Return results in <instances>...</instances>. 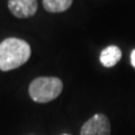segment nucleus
<instances>
[{
  "label": "nucleus",
  "instance_id": "nucleus-4",
  "mask_svg": "<svg viewBox=\"0 0 135 135\" xmlns=\"http://www.w3.org/2000/svg\"><path fill=\"white\" fill-rule=\"evenodd\" d=\"M37 0H8V8L17 18L33 17L37 11Z\"/></svg>",
  "mask_w": 135,
  "mask_h": 135
},
{
  "label": "nucleus",
  "instance_id": "nucleus-6",
  "mask_svg": "<svg viewBox=\"0 0 135 135\" xmlns=\"http://www.w3.org/2000/svg\"><path fill=\"white\" fill-rule=\"evenodd\" d=\"M73 0H43L44 9L52 14L63 12L68 10L72 5Z\"/></svg>",
  "mask_w": 135,
  "mask_h": 135
},
{
  "label": "nucleus",
  "instance_id": "nucleus-1",
  "mask_svg": "<svg viewBox=\"0 0 135 135\" xmlns=\"http://www.w3.org/2000/svg\"><path fill=\"white\" fill-rule=\"evenodd\" d=\"M31 54V45L26 41L8 37L0 43V70L7 72L24 65Z\"/></svg>",
  "mask_w": 135,
  "mask_h": 135
},
{
  "label": "nucleus",
  "instance_id": "nucleus-7",
  "mask_svg": "<svg viewBox=\"0 0 135 135\" xmlns=\"http://www.w3.org/2000/svg\"><path fill=\"white\" fill-rule=\"evenodd\" d=\"M131 64H132L133 68L135 69V49L131 52Z\"/></svg>",
  "mask_w": 135,
  "mask_h": 135
},
{
  "label": "nucleus",
  "instance_id": "nucleus-5",
  "mask_svg": "<svg viewBox=\"0 0 135 135\" xmlns=\"http://www.w3.org/2000/svg\"><path fill=\"white\" fill-rule=\"evenodd\" d=\"M122 59V51L116 45H109L105 47L100 53L99 60L105 68L115 66Z\"/></svg>",
  "mask_w": 135,
  "mask_h": 135
},
{
  "label": "nucleus",
  "instance_id": "nucleus-2",
  "mask_svg": "<svg viewBox=\"0 0 135 135\" xmlns=\"http://www.w3.org/2000/svg\"><path fill=\"white\" fill-rule=\"evenodd\" d=\"M62 90V80L57 77H37L28 87L29 97L38 104H46L56 99Z\"/></svg>",
  "mask_w": 135,
  "mask_h": 135
},
{
  "label": "nucleus",
  "instance_id": "nucleus-8",
  "mask_svg": "<svg viewBox=\"0 0 135 135\" xmlns=\"http://www.w3.org/2000/svg\"><path fill=\"white\" fill-rule=\"evenodd\" d=\"M62 135H71V134H66V133H65V134H62Z\"/></svg>",
  "mask_w": 135,
  "mask_h": 135
},
{
  "label": "nucleus",
  "instance_id": "nucleus-3",
  "mask_svg": "<svg viewBox=\"0 0 135 135\" xmlns=\"http://www.w3.org/2000/svg\"><path fill=\"white\" fill-rule=\"evenodd\" d=\"M80 135H110V123L105 114L97 113L82 125Z\"/></svg>",
  "mask_w": 135,
  "mask_h": 135
}]
</instances>
